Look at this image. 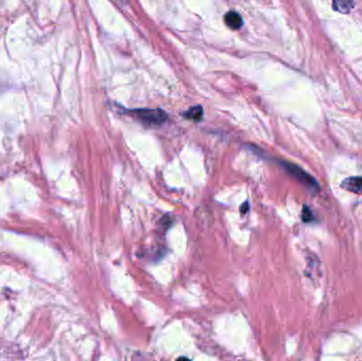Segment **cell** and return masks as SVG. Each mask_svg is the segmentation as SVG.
<instances>
[{
  "instance_id": "cell-1",
  "label": "cell",
  "mask_w": 362,
  "mask_h": 361,
  "mask_svg": "<svg viewBox=\"0 0 362 361\" xmlns=\"http://www.w3.org/2000/svg\"><path fill=\"white\" fill-rule=\"evenodd\" d=\"M131 114L149 126H160L167 120V115L160 110H136Z\"/></svg>"
},
{
  "instance_id": "cell-2",
  "label": "cell",
  "mask_w": 362,
  "mask_h": 361,
  "mask_svg": "<svg viewBox=\"0 0 362 361\" xmlns=\"http://www.w3.org/2000/svg\"><path fill=\"white\" fill-rule=\"evenodd\" d=\"M280 163L289 174L294 176L298 180V182L305 185L306 187H308L312 190L313 189L319 190V185L316 182V179L311 177L309 174H307L304 170H302L300 166L293 164V163H289V162H285V161H281Z\"/></svg>"
},
{
  "instance_id": "cell-3",
  "label": "cell",
  "mask_w": 362,
  "mask_h": 361,
  "mask_svg": "<svg viewBox=\"0 0 362 361\" xmlns=\"http://www.w3.org/2000/svg\"><path fill=\"white\" fill-rule=\"evenodd\" d=\"M341 187L355 194H362V177H348L344 179Z\"/></svg>"
},
{
  "instance_id": "cell-4",
  "label": "cell",
  "mask_w": 362,
  "mask_h": 361,
  "mask_svg": "<svg viewBox=\"0 0 362 361\" xmlns=\"http://www.w3.org/2000/svg\"><path fill=\"white\" fill-rule=\"evenodd\" d=\"M225 22L230 29L238 30L243 26V18L236 12L230 11L225 15Z\"/></svg>"
},
{
  "instance_id": "cell-5",
  "label": "cell",
  "mask_w": 362,
  "mask_h": 361,
  "mask_svg": "<svg viewBox=\"0 0 362 361\" xmlns=\"http://www.w3.org/2000/svg\"><path fill=\"white\" fill-rule=\"evenodd\" d=\"M333 8L340 13H348L353 8L352 0H333Z\"/></svg>"
},
{
  "instance_id": "cell-6",
  "label": "cell",
  "mask_w": 362,
  "mask_h": 361,
  "mask_svg": "<svg viewBox=\"0 0 362 361\" xmlns=\"http://www.w3.org/2000/svg\"><path fill=\"white\" fill-rule=\"evenodd\" d=\"M185 118L193 120V121H200L202 116H203V111L201 106H195L192 107L190 111H188L185 115Z\"/></svg>"
},
{
  "instance_id": "cell-7",
  "label": "cell",
  "mask_w": 362,
  "mask_h": 361,
  "mask_svg": "<svg viewBox=\"0 0 362 361\" xmlns=\"http://www.w3.org/2000/svg\"><path fill=\"white\" fill-rule=\"evenodd\" d=\"M302 219H303L304 222L308 223V222H311L312 221V213L311 211L309 210V208H307L306 206L303 207V211H302Z\"/></svg>"
},
{
  "instance_id": "cell-8",
  "label": "cell",
  "mask_w": 362,
  "mask_h": 361,
  "mask_svg": "<svg viewBox=\"0 0 362 361\" xmlns=\"http://www.w3.org/2000/svg\"><path fill=\"white\" fill-rule=\"evenodd\" d=\"M248 210H249V202L246 201V202L243 204V206L240 207V212L243 213V214H246V213L248 212Z\"/></svg>"
}]
</instances>
